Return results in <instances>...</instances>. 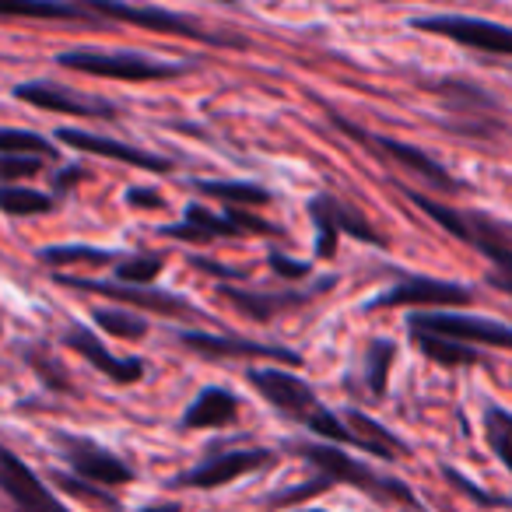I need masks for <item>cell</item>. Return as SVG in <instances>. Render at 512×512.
Returning a JSON list of instances; mask_svg holds the SVG:
<instances>
[{
  "label": "cell",
  "instance_id": "18",
  "mask_svg": "<svg viewBox=\"0 0 512 512\" xmlns=\"http://www.w3.org/2000/svg\"><path fill=\"white\" fill-rule=\"evenodd\" d=\"M221 295H225V299L232 302L242 316H249V320H260V323H267L274 313H281V309L306 306V302H309V295H302V292L256 295V292H242V288H232V285H221Z\"/></svg>",
  "mask_w": 512,
  "mask_h": 512
},
{
  "label": "cell",
  "instance_id": "36",
  "mask_svg": "<svg viewBox=\"0 0 512 512\" xmlns=\"http://www.w3.org/2000/svg\"><path fill=\"white\" fill-rule=\"evenodd\" d=\"M271 267L281 274V278H306L309 274V264H299V260H288V256L274 253L271 256Z\"/></svg>",
  "mask_w": 512,
  "mask_h": 512
},
{
  "label": "cell",
  "instance_id": "23",
  "mask_svg": "<svg viewBox=\"0 0 512 512\" xmlns=\"http://www.w3.org/2000/svg\"><path fill=\"white\" fill-rule=\"evenodd\" d=\"M4 15L11 18H85L88 8L60 4V0H0Z\"/></svg>",
  "mask_w": 512,
  "mask_h": 512
},
{
  "label": "cell",
  "instance_id": "19",
  "mask_svg": "<svg viewBox=\"0 0 512 512\" xmlns=\"http://www.w3.org/2000/svg\"><path fill=\"white\" fill-rule=\"evenodd\" d=\"M235 414H239V400H235L228 390H218V386H211V390H204L190 404L183 425L186 428H221V425H232Z\"/></svg>",
  "mask_w": 512,
  "mask_h": 512
},
{
  "label": "cell",
  "instance_id": "1",
  "mask_svg": "<svg viewBox=\"0 0 512 512\" xmlns=\"http://www.w3.org/2000/svg\"><path fill=\"white\" fill-rule=\"evenodd\" d=\"M78 4L95 11V15L113 18V22L141 25V29H148V32H162V36L193 39V43H207V46H246L242 39L214 36V32H204L200 25H193L190 18L176 15V11H165V8H151V4H127V0H78Z\"/></svg>",
  "mask_w": 512,
  "mask_h": 512
},
{
  "label": "cell",
  "instance_id": "16",
  "mask_svg": "<svg viewBox=\"0 0 512 512\" xmlns=\"http://www.w3.org/2000/svg\"><path fill=\"white\" fill-rule=\"evenodd\" d=\"M67 344H71V348L78 351L85 362H92L95 369L102 372V376L113 379V383H137V379L144 376V362H137V358L109 355V351L102 348V344L95 341L88 330H71V334H67Z\"/></svg>",
  "mask_w": 512,
  "mask_h": 512
},
{
  "label": "cell",
  "instance_id": "33",
  "mask_svg": "<svg viewBox=\"0 0 512 512\" xmlns=\"http://www.w3.org/2000/svg\"><path fill=\"white\" fill-rule=\"evenodd\" d=\"M0 148L4 151H25V155H46V158H53L57 155V148L53 144H46L39 134H29V130H4L0 134Z\"/></svg>",
  "mask_w": 512,
  "mask_h": 512
},
{
  "label": "cell",
  "instance_id": "39",
  "mask_svg": "<svg viewBox=\"0 0 512 512\" xmlns=\"http://www.w3.org/2000/svg\"><path fill=\"white\" fill-rule=\"evenodd\" d=\"M81 176H85V169H78V165H74V169H67L64 176H60V186L74 183V179H81Z\"/></svg>",
  "mask_w": 512,
  "mask_h": 512
},
{
  "label": "cell",
  "instance_id": "5",
  "mask_svg": "<svg viewBox=\"0 0 512 512\" xmlns=\"http://www.w3.org/2000/svg\"><path fill=\"white\" fill-rule=\"evenodd\" d=\"M60 285L67 288H78V292H88V295H106L113 302H127L134 309H148V313H162V316H193V306L179 295H169V292H155L148 285H127V281H92V278H57Z\"/></svg>",
  "mask_w": 512,
  "mask_h": 512
},
{
  "label": "cell",
  "instance_id": "29",
  "mask_svg": "<svg viewBox=\"0 0 512 512\" xmlns=\"http://www.w3.org/2000/svg\"><path fill=\"white\" fill-rule=\"evenodd\" d=\"M46 264H92V267H106L113 264V253L106 249H88V246H57V249H43Z\"/></svg>",
  "mask_w": 512,
  "mask_h": 512
},
{
  "label": "cell",
  "instance_id": "27",
  "mask_svg": "<svg viewBox=\"0 0 512 512\" xmlns=\"http://www.w3.org/2000/svg\"><path fill=\"white\" fill-rule=\"evenodd\" d=\"M95 323H99L102 330H109L113 337H120V341H141V337L148 334V323L137 313H123V309H99Z\"/></svg>",
  "mask_w": 512,
  "mask_h": 512
},
{
  "label": "cell",
  "instance_id": "11",
  "mask_svg": "<svg viewBox=\"0 0 512 512\" xmlns=\"http://www.w3.org/2000/svg\"><path fill=\"white\" fill-rule=\"evenodd\" d=\"M313 221L320 228V256H330L334 253V239L337 232H348L362 242H383L379 232H372V225L365 218H358L348 204H341L337 197H316L313 200Z\"/></svg>",
  "mask_w": 512,
  "mask_h": 512
},
{
  "label": "cell",
  "instance_id": "17",
  "mask_svg": "<svg viewBox=\"0 0 512 512\" xmlns=\"http://www.w3.org/2000/svg\"><path fill=\"white\" fill-rule=\"evenodd\" d=\"M376 144L386 151V155L393 158L397 165H404V169H411L414 176H421L425 183H432L435 190H446V193H456L460 190V183H456L453 176H449L446 169H442L435 158H428L421 148H414V144H404V141H393V137H376Z\"/></svg>",
  "mask_w": 512,
  "mask_h": 512
},
{
  "label": "cell",
  "instance_id": "41",
  "mask_svg": "<svg viewBox=\"0 0 512 512\" xmlns=\"http://www.w3.org/2000/svg\"><path fill=\"white\" fill-rule=\"evenodd\" d=\"M225 4H228V0H225Z\"/></svg>",
  "mask_w": 512,
  "mask_h": 512
},
{
  "label": "cell",
  "instance_id": "12",
  "mask_svg": "<svg viewBox=\"0 0 512 512\" xmlns=\"http://www.w3.org/2000/svg\"><path fill=\"white\" fill-rule=\"evenodd\" d=\"M57 141L60 144H71V148L85 151V155H99V158H113V162H127V165H137V169H148V172H165L169 162L151 151H141L134 144H123V141H109V137H99V134H88V130H57Z\"/></svg>",
  "mask_w": 512,
  "mask_h": 512
},
{
  "label": "cell",
  "instance_id": "24",
  "mask_svg": "<svg viewBox=\"0 0 512 512\" xmlns=\"http://www.w3.org/2000/svg\"><path fill=\"white\" fill-rule=\"evenodd\" d=\"M474 246L481 249L484 256H491V264H495L491 281H495L498 288H505V292H512V246H505L495 232H481V228L474 232Z\"/></svg>",
  "mask_w": 512,
  "mask_h": 512
},
{
  "label": "cell",
  "instance_id": "30",
  "mask_svg": "<svg viewBox=\"0 0 512 512\" xmlns=\"http://www.w3.org/2000/svg\"><path fill=\"white\" fill-rule=\"evenodd\" d=\"M0 207H4L8 214H46L53 207V200L36 190H29V186H25V190L8 186V190L0 193Z\"/></svg>",
  "mask_w": 512,
  "mask_h": 512
},
{
  "label": "cell",
  "instance_id": "13",
  "mask_svg": "<svg viewBox=\"0 0 512 512\" xmlns=\"http://www.w3.org/2000/svg\"><path fill=\"white\" fill-rule=\"evenodd\" d=\"M264 460H267V453H260V449L218 453V456H211L207 463H200V467L179 474L176 484H179V488H218V484H228V481H235L239 474H246V470L260 467Z\"/></svg>",
  "mask_w": 512,
  "mask_h": 512
},
{
  "label": "cell",
  "instance_id": "32",
  "mask_svg": "<svg viewBox=\"0 0 512 512\" xmlns=\"http://www.w3.org/2000/svg\"><path fill=\"white\" fill-rule=\"evenodd\" d=\"M407 197H411L414 204H418L425 214H432V218L439 221V225H446V232H453L456 239H463V242H474V232H470V225H467V221H463L456 211H449L446 204H435V200L421 197V193H411V190H407Z\"/></svg>",
  "mask_w": 512,
  "mask_h": 512
},
{
  "label": "cell",
  "instance_id": "25",
  "mask_svg": "<svg viewBox=\"0 0 512 512\" xmlns=\"http://www.w3.org/2000/svg\"><path fill=\"white\" fill-rule=\"evenodd\" d=\"M393 355H397V348H393L390 341H372L369 351H365V379H369V390L376 393V397H383L386 393V379H390Z\"/></svg>",
  "mask_w": 512,
  "mask_h": 512
},
{
  "label": "cell",
  "instance_id": "34",
  "mask_svg": "<svg viewBox=\"0 0 512 512\" xmlns=\"http://www.w3.org/2000/svg\"><path fill=\"white\" fill-rule=\"evenodd\" d=\"M53 481H57L60 488L67 491V495L81 498V502H92L95 509H102V512H120V505H116V498H109L106 491H99V488H88V484H81L78 477H67V474H53Z\"/></svg>",
  "mask_w": 512,
  "mask_h": 512
},
{
  "label": "cell",
  "instance_id": "37",
  "mask_svg": "<svg viewBox=\"0 0 512 512\" xmlns=\"http://www.w3.org/2000/svg\"><path fill=\"white\" fill-rule=\"evenodd\" d=\"M127 200H130L134 207H162V204H165L162 193H158V190H130V193H127Z\"/></svg>",
  "mask_w": 512,
  "mask_h": 512
},
{
  "label": "cell",
  "instance_id": "15",
  "mask_svg": "<svg viewBox=\"0 0 512 512\" xmlns=\"http://www.w3.org/2000/svg\"><path fill=\"white\" fill-rule=\"evenodd\" d=\"M179 341H183L190 351H200V355H211V358H235V355H246V358H278V362L299 365V355H295V351L271 348V344H256V341H246V337L183 334Z\"/></svg>",
  "mask_w": 512,
  "mask_h": 512
},
{
  "label": "cell",
  "instance_id": "21",
  "mask_svg": "<svg viewBox=\"0 0 512 512\" xmlns=\"http://www.w3.org/2000/svg\"><path fill=\"white\" fill-rule=\"evenodd\" d=\"M411 334H414V344H418L421 355L432 358V362H439V365H446V369L477 362V351L463 341H449V337L428 334V330H411Z\"/></svg>",
  "mask_w": 512,
  "mask_h": 512
},
{
  "label": "cell",
  "instance_id": "9",
  "mask_svg": "<svg viewBox=\"0 0 512 512\" xmlns=\"http://www.w3.org/2000/svg\"><path fill=\"white\" fill-rule=\"evenodd\" d=\"M15 99L29 102V106L39 109H50V113H64V116H85V120H113L116 106L102 99H88V95H74L71 88H60V85H18L15 88Z\"/></svg>",
  "mask_w": 512,
  "mask_h": 512
},
{
  "label": "cell",
  "instance_id": "28",
  "mask_svg": "<svg viewBox=\"0 0 512 512\" xmlns=\"http://www.w3.org/2000/svg\"><path fill=\"white\" fill-rule=\"evenodd\" d=\"M197 190L207 197L228 200V204H267L271 200V193L253 183H197Z\"/></svg>",
  "mask_w": 512,
  "mask_h": 512
},
{
  "label": "cell",
  "instance_id": "40",
  "mask_svg": "<svg viewBox=\"0 0 512 512\" xmlns=\"http://www.w3.org/2000/svg\"><path fill=\"white\" fill-rule=\"evenodd\" d=\"M302 512H323V509H302Z\"/></svg>",
  "mask_w": 512,
  "mask_h": 512
},
{
  "label": "cell",
  "instance_id": "35",
  "mask_svg": "<svg viewBox=\"0 0 512 512\" xmlns=\"http://www.w3.org/2000/svg\"><path fill=\"white\" fill-rule=\"evenodd\" d=\"M36 172H39V158H32V155L18 158V155H11V151H4V162H0V176L4 179L36 176Z\"/></svg>",
  "mask_w": 512,
  "mask_h": 512
},
{
  "label": "cell",
  "instance_id": "6",
  "mask_svg": "<svg viewBox=\"0 0 512 512\" xmlns=\"http://www.w3.org/2000/svg\"><path fill=\"white\" fill-rule=\"evenodd\" d=\"M411 330H428V334L449 337L463 344H491V348H512V327L491 320H474L460 313H414Z\"/></svg>",
  "mask_w": 512,
  "mask_h": 512
},
{
  "label": "cell",
  "instance_id": "14",
  "mask_svg": "<svg viewBox=\"0 0 512 512\" xmlns=\"http://www.w3.org/2000/svg\"><path fill=\"white\" fill-rule=\"evenodd\" d=\"M67 460H71V467L78 470L85 481L106 484V488H113V484H127L130 477H134V470H130L120 456L106 453V449L92 446V442L67 439Z\"/></svg>",
  "mask_w": 512,
  "mask_h": 512
},
{
  "label": "cell",
  "instance_id": "38",
  "mask_svg": "<svg viewBox=\"0 0 512 512\" xmlns=\"http://www.w3.org/2000/svg\"><path fill=\"white\" fill-rule=\"evenodd\" d=\"M141 512H179V505H172V502H151V505H144Z\"/></svg>",
  "mask_w": 512,
  "mask_h": 512
},
{
  "label": "cell",
  "instance_id": "8",
  "mask_svg": "<svg viewBox=\"0 0 512 512\" xmlns=\"http://www.w3.org/2000/svg\"><path fill=\"white\" fill-rule=\"evenodd\" d=\"M0 484L11 502V512H67L57 498L46 491V484L18 460L11 449H4V470H0Z\"/></svg>",
  "mask_w": 512,
  "mask_h": 512
},
{
  "label": "cell",
  "instance_id": "3",
  "mask_svg": "<svg viewBox=\"0 0 512 512\" xmlns=\"http://www.w3.org/2000/svg\"><path fill=\"white\" fill-rule=\"evenodd\" d=\"M302 453H306V460L316 463V467L323 470V477H330L334 484H355V488L369 491V495L397 498V502H404V505H414L411 491H407L404 484L362 467V463H355L348 453H337V449H330V446H306Z\"/></svg>",
  "mask_w": 512,
  "mask_h": 512
},
{
  "label": "cell",
  "instance_id": "26",
  "mask_svg": "<svg viewBox=\"0 0 512 512\" xmlns=\"http://www.w3.org/2000/svg\"><path fill=\"white\" fill-rule=\"evenodd\" d=\"M484 432H488V442L495 449V456L512 470V414L502 411V407H491L484 414Z\"/></svg>",
  "mask_w": 512,
  "mask_h": 512
},
{
  "label": "cell",
  "instance_id": "2",
  "mask_svg": "<svg viewBox=\"0 0 512 512\" xmlns=\"http://www.w3.org/2000/svg\"><path fill=\"white\" fill-rule=\"evenodd\" d=\"M60 64L78 74L92 78H113V81H158L176 78L179 67H169L162 60L141 57V53H102V50H67L60 53Z\"/></svg>",
  "mask_w": 512,
  "mask_h": 512
},
{
  "label": "cell",
  "instance_id": "7",
  "mask_svg": "<svg viewBox=\"0 0 512 512\" xmlns=\"http://www.w3.org/2000/svg\"><path fill=\"white\" fill-rule=\"evenodd\" d=\"M246 379H249V386H253V390H260V397H264L271 407H278L281 414H292V418L309 421L316 411H320L313 386H306L299 376H292V372H281V369H249Z\"/></svg>",
  "mask_w": 512,
  "mask_h": 512
},
{
  "label": "cell",
  "instance_id": "22",
  "mask_svg": "<svg viewBox=\"0 0 512 512\" xmlns=\"http://www.w3.org/2000/svg\"><path fill=\"white\" fill-rule=\"evenodd\" d=\"M165 232L176 235V239H214V235H235V232H242V228H235L232 214L218 218V214L204 211V207H190L183 225H172V228H165Z\"/></svg>",
  "mask_w": 512,
  "mask_h": 512
},
{
  "label": "cell",
  "instance_id": "10",
  "mask_svg": "<svg viewBox=\"0 0 512 512\" xmlns=\"http://www.w3.org/2000/svg\"><path fill=\"white\" fill-rule=\"evenodd\" d=\"M470 292L456 281H435V278H407L386 295H379L372 306H467Z\"/></svg>",
  "mask_w": 512,
  "mask_h": 512
},
{
  "label": "cell",
  "instance_id": "20",
  "mask_svg": "<svg viewBox=\"0 0 512 512\" xmlns=\"http://www.w3.org/2000/svg\"><path fill=\"white\" fill-rule=\"evenodd\" d=\"M344 421H348L351 439H355V446H362L365 453H376V456H383V460H393V456H404V453H407L404 442H400L397 435L386 432V428L379 425V421H372L369 414L351 411Z\"/></svg>",
  "mask_w": 512,
  "mask_h": 512
},
{
  "label": "cell",
  "instance_id": "4",
  "mask_svg": "<svg viewBox=\"0 0 512 512\" xmlns=\"http://www.w3.org/2000/svg\"><path fill=\"white\" fill-rule=\"evenodd\" d=\"M414 29L432 32V36H446L460 46L481 53H502L512 57V29L495 22H481V18H460V15H442V18H414Z\"/></svg>",
  "mask_w": 512,
  "mask_h": 512
},
{
  "label": "cell",
  "instance_id": "31",
  "mask_svg": "<svg viewBox=\"0 0 512 512\" xmlns=\"http://www.w3.org/2000/svg\"><path fill=\"white\" fill-rule=\"evenodd\" d=\"M162 274V256H130L116 264V281L127 285H151Z\"/></svg>",
  "mask_w": 512,
  "mask_h": 512
}]
</instances>
